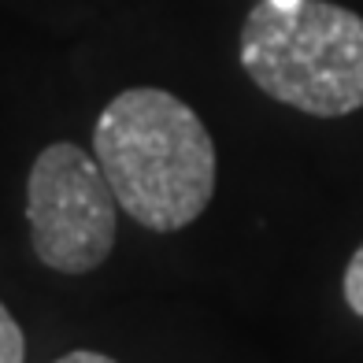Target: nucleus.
I'll return each instance as SVG.
<instances>
[{
	"label": "nucleus",
	"mask_w": 363,
	"mask_h": 363,
	"mask_svg": "<svg viewBox=\"0 0 363 363\" xmlns=\"http://www.w3.org/2000/svg\"><path fill=\"white\" fill-rule=\"evenodd\" d=\"M26 359V337L15 315L0 304V363H23Z\"/></svg>",
	"instance_id": "nucleus-4"
},
{
	"label": "nucleus",
	"mask_w": 363,
	"mask_h": 363,
	"mask_svg": "<svg viewBox=\"0 0 363 363\" xmlns=\"http://www.w3.org/2000/svg\"><path fill=\"white\" fill-rule=\"evenodd\" d=\"M93 156L119 208L156 234L201 219L216 193L208 126L167 89L141 86L115 96L96 119Z\"/></svg>",
	"instance_id": "nucleus-1"
},
{
	"label": "nucleus",
	"mask_w": 363,
	"mask_h": 363,
	"mask_svg": "<svg viewBox=\"0 0 363 363\" xmlns=\"http://www.w3.org/2000/svg\"><path fill=\"white\" fill-rule=\"evenodd\" d=\"M345 301L363 319V245L352 252L349 267H345Z\"/></svg>",
	"instance_id": "nucleus-5"
},
{
	"label": "nucleus",
	"mask_w": 363,
	"mask_h": 363,
	"mask_svg": "<svg viewBox=\"0 0 363 363\" xmlns=\"http://www.w3.org/2000/svg\"><path fill=\"white\" fill-rule=\"evenodd\" d=\"M241 67L278 104L319 119L352 115L363 108V15L330 0H263L241 26Z\"/></svg>",
	"instance_id": "nucleus-2"
},
{
	"label": "nucleus",
	"mask_w": 363,
	"mask_h": 363,
	"mask_svg": "<svg viewBox=\"0 0 363 363\" xmlns=\"http://www.w3.org/2000/svg\"><path fill=\"white\" fill-rule=\"evenodd\" d=\"M271 4H278V8H293V4H301V0H271Z\"/></svg>",
	"instance_id": "nucleus-7"
},
{
	"label": "nucleus",
	"mask_w": 363,
	"mask_h": 363,
	"mask_svg": "<svg viewBox=\"0 0 363 363\" xmlns=\"http://www.w3.org/2000/svg\"><path fill=\"white\" fill-rule=\"evenodd\" d=\"M56 363H115L111 356H101V352H89V349H78V352H67Z\"/></svg>",
	"instance_id": "nucleus-6"
},
{
	"label": "nucleus",
	"mask_w": 363,
	"mask_h": 363,
	"mask_svg": "<svg viewBox=\"0 0 363 363\" xmlns=\"http://www.w3.org/2000/svg\"><path fill=\"white\" fill-rule=\"evenodd\" d=\"M115 193L96 156L71 141L38 152L26 178L30 241L45 267L60 274H89L111 256Z\"/></svg>",
	"instance_id": "nucleus-3"
}]
</instances>
